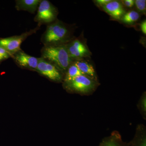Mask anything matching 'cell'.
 Instances as JSON below:
<instances>
[{"instance_id":"19","label":"cell","mask_w":146,"mask_h":146,"mask_svg":"<svg viewBox=\"0 0 146 146\" xmlns=\"http://www.w3.org/2000/svg\"><path fill=\"white\" fill-rule=\"evenodd\" d=\"M134 1L133 0H125L124 1L123 3L124 5L127 7H131L134 5Z\"/></svg>"},{"instance_id":"15","label":"cell","mask_w":146,"mask_h":146,"mask_svg":"<svg viewBox=\"0 0 146 146\" xmlns=\"http://www.w3.org/2000/svg\"><path fill=\"white\" fill-rule=\"evenodd\" d=\"M140 17V14L138 12L135 11H131L124 14L121 20L125 23L131 24L138 21Z\"/></svg>"},{"instance_id":"12","label":"cell","mask_w":146,"mask_h":146,"mask_svg":"<svg viewBox=\"0 0 146 146\" xmlns=\"http://www.w3.org/2000/svg\"><path fill=\"white\" fill-rule=\"evenodd\" d=\"M131 146H146V128L144 125H138L136 127V133Z\"/></svg>"},{"instance_id":"9","label":"cell","mask_w":146,"mask_h":146,"mask_svg":"<svg viewBox=\"0 0 146 146\" xmlns=\"http://www.w3.org/2000/svg\"><path fill=\"white\" fill-rule=\"evenodd\" d=\"M103 7L106 12L116 19H120L125 12L123 6L117 1H111Z\"/></svg>"},{"instance_id":"3","label":"cell","mask_w":146,"mask_h":146,"mask_svg":"<svg viewBox=\"0 0 146 146\" xmlns=\"http://www.w3.org/2000/svg\"><path fill=\"white\" fill-rule=\"evenodd\" d=\"M98 85V81L83 74L77 76L71 81L64 83L67 90L82 95L92 94Z\"/></svg>"},{"instance_id":"11","label":"cell","mask_w":146,"mask_h":146,"mask_svg":"<svg viewBox=\"0 0 146 146\" xmlns=\"http://www.w3.org/2000/svg\"><path fill=\"white\" fill-rule=\"evenodd\" d=\"M128 144L123 142L119 132L113 131L111 135L104 138L99 146H128Z\"/></svg>"},{"instance_id":"10","label":"cell","mask_w":146,"mask_h":146,"mask_svg":"<svg viewBox=\"0 0 146 146\" xmlns=\"http://www.w3.org/2000/svg\"><path fill=\"white\" fill-rule=\"evenodd\" d=\"M42 0H17L16 1V8L17 10H24L34 13Z\"/></svg>"},{"instance_id":"17","label":"cell","mask_w":146,"mask_h":146,"mask_svg":"<svg viewBox=\"0 0 146 146\" xmlns=\"http://www.w3.org/2000/svg\"><path fill=\"white\" fill-rule=\"evenodd\" d=\"M134 3L135 4L136 8L137 9L138 11L145 14L146 9L145 0H136L134 1Z\"/></svg>"},{"instance_id":"8","label":"cell","mask_w":146,"mask_h":146,"mask_svg":"<svg viewBox=\"0 0 146 146\" xmlns=\"http://www.w3.org/2000/svg\"><path fill=\"white\" fill-rule=\"evenodd\" d=\"M66 45L70 57L73 59L81 58L90 55V52L85 45L79 40L76 39Z\"/></svg>"},{"instance_id":"16","label":"cell","mask_w":146,"mask_h":146,"mask_svg":"<svg viewBox=\"0 0 146 146\" xmlns=\"http://www.w3.org/2000/svg\"><path fill=\"white\" fill-rule=\"evenodd\" d=\"M138 110L144 119H146V94L145 92L143 94L137 104Z\"/></svg>"},{"instance_id":"18","label":"cell","mask_w":146,"mask_h":146,"mask_svg":"<svg viewBox=\"0 0 146 146\" xmlns=\"http://www.w3.org/2000/svg\"><path fill=\"white\" fill-rule=\"evenodd\" d=\"M10 57H11V55L0 45V63Z\"/></svg>"},{"instance_id":"4","label":"cell","mask_w":146,"mask_h":146,"mask_svg":"<svg viewBox=\"0 0 146 146\" xmlns=\"http://www.w3.org/2000/svg\"><path fill=\"white\" fill-rule=\"evenodd\" d=\"M37 14L34 21L38 23V26L42 25L51 23L56 18L57 11L56 8L47 0H42L38 7Z\"/></svg>"},{"instance_id":"20","label":"cell","mask_w":146,"mask_h":146,"mask_svg":"<svg viewBox=\"0 0 146 146\" xmlns=\"http://www.w3.org/2000/svg\"><path fill=\"white\" fill-rule=\"evenodd\" d=\"M110 1V0H97L96 2L99 5L103 6L109 3Z\"/></svg>"},{"instance_id":"6","label":"cell","mask_w":146,"mask_h":146,"mask_svg":"<svg viewBox=\"0 0 146 146\" xmlns=\"http://www.w3.org/2000/svg\"><path fill=\"white\" fill-rule=\"evenodd\" d=\"M42 75L52 81L59 82L62 80V72L49 61L39 58L36 71Z\"/></svg>"},{"instance_id":"1","label":"cell","mask_w":146,"mask_h":146,"mask_svg":"<svg viewBox=\"0 0 146 146\" xmlns=\"http://www.w3.org/2000/svg\"><path fill=\"white\" fill-rule=\"evenodd\" d=\"M41 54V58L52 63L62 72H65L72 63L65 44L44 46Z\"/></svg>"},{"instance_id":"2","label":"cell","mask_w":146,"mask_h":146,"mask_svg":"<svg viewBox=\"0 0 146 146\" xmlns=\"http://www.w3.org/2000/svg\"><path fill=\"white\" fill-rule=\"evenodd\" d=\"M69 34V30L65 25L60 21H55L48 25L42 35L41 41L44 46L64 44Z\"/></svg>"},{"instance_id":"21","label":"cell","mask_w":146,"mask_h":146,"mask_svg":"<svg viewBox=\"0 0 146 146\" xmlns=\"http://www.w3.org/2000/svg\"><path fill=\"white\" fill-rule=\"evenodd\" d=\"M141 31L144 34H146V21L145 20L143 21L141 24Z\"/></svg>"},{"instance_id":"14","label":"cell","mask_w":146,"mask_h":146,"mask_svg":"<svg viewBox=\"0 0 146 146\" xmlns=\"http://www.w3.org/2000/svg\"><path fill=\"white\" fill-rule=\"evenodd\" d=\"M65 72L66 74L64 78V83L71 81L77 76L83 74L74 63H72L69 66Z\"/></svg>"},{"instance_id":"7","label":"cell","mask_w":146,"mask_h":146,"mask_svg":"<svg viewBox=\"0 0 146 146\" xmlns=\"http://www.w3.org/2000/svg\"><path fill=\"white\" fill-rule=\"evenodd\" d=\"M11 58L20 68L36 71L39 58L35 57L27 54L22 50L13 54Z\"/></svg>"},{"instance_id":"13","label":"cell","mask_w":146,"mask_h":146,"mask_svg":"<svg viewBox=\"0 0 146 146\" xmlns=\"http://www.w3.org/2000/svg\"><path fill=\"white\" fill-rule=\"evenodd\" d=\"M74 63L84 75L98 81L96 74L92 65L85 61L80 60L76 61Z\"/></svg>"},{"instance_id":"5","label":"cell","mask_w":146,"mask_h":146,"mask_svg":"<svg viewBox=\"0 0 146 146\" xmlns=\"http://www.w3.org/2000/svg\"><path fill=\"white\" fill-rule=\"evenodd\" d=\"M40 27L37 26L36 27L29 31L26 32L20 35H16L0 39V45L11 55V57L13 54L22 50L21 46V44L26 39L31 35L36 33Z\"/></svg>"}]
</instances>
